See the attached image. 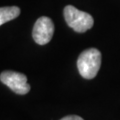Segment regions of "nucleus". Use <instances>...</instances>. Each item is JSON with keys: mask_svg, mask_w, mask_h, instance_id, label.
Here are the masks:
<instances>
[{"mask_svg": "<svg viewBox=\"0 0 120 120\" xmlns=\"http://www.w3.org/2000/svg\"><path fill=\"white\" fill-rule=\"evenodd\" d=\"M60 120H84V119L77 115H69V116H65V117L61 118Z\"/></svg>", "mask_w": 120, "mask_h": 120, "instance_id": "423d86ee", "label": "nucleus"}, {"mask_svg": "<svg viewBox=\"0 0 120 120\" xmlns=\"http://www.w3.org/2000/svg\"><path fill=\"white\" fill-rule=\"evenodd\" d=\"M101 66V53L96 48H89L79 55L77 68L80 75L85 79L94 78Z\"/></svg>", "mask_w": 120, "mask_h": 120, "instance_id": "f257e3e1", "label": "nucleus"}, {"mask_svg": "<svg viewBox=\"0 0 120 120\" xmlns=\"http://www.w3.org/2000/svg\"><path fill=\"white\" fill-rule=\"evenodd\" d=\"M20 8L17 6L0 7V26L19 16Z\"/></svg>", "mask_w": 120, "mask_h": 120, "instance_id": "39448f33", "label": "nucleus"}, {"mask_svg": "<svg viewBox=\"0 0 120 120\" xmlns=\"http://www.w3.org/2000/svg\"><path fill=\"white\" fill-rule=\"evenodd\" d=\"M0 80L3 84L17 94H26L30 90V85L27 82V77L23 73L15 71H3L0 74Z\"/></svg>", "mask_w": 120, "mask_h": 120, "instance_id": "7ed1b4c3", "label": "nucleus"}, {"mask_svg": "<svg viewBox=\"0 0 120 120\" xmlns=\"http://www.w3.org/2000/svg\"><path fill=\"white\" fill-rule=\"evenodd\" d=\"M54 34V24L49 17L42 16L36 20L32 30V37L39 45L50 42Z\"/></svg>", "mask_w": 120, "mask_h": 120, "instance_id": "20e7f679", "label": "nucleus"}, {"mask_svg": "<svg viewBox=\"0 0 120 120\" xmlns=\"http://www.w3.org/2000/svg\"><path fill=\"white\" fill-rule=\"evenodd\" d=\"M66 23L70 28L78 33H83L92 28L94 24L93 17L87 12L78 10L72 5H67L63 10Z\"/></svg>", "mask_w": 120, "mask_h": 120, "instance_id": "f03ea898", "label": "nucleus"}]
</instances>
